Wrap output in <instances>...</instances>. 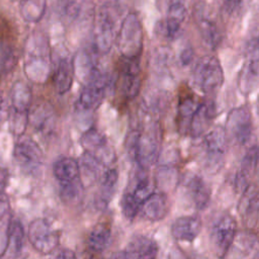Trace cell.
Instances as JSON below:
<instances>
[{"mask_svg": "<svg viewBox=\"0 0 259 259\" xmlns=\"http://www.w3.org/2000/svg\"><path fill=\"white\" fill-rule=\"evenodd\" d=\"M161 144L162 127L158 121H151L140 130H133L127 135L125 149L138 168L148 171L159 160Z\"/></svg>", "mask_w": 259, "mask_h": 259, "instance_id": "obj_1", "label": "cell"}, {"mask_svg": "<svg viewBox=\"0 0 259 259\" xmlns=\"http://www.w3.org/2000/svg\"><path fill=\"white\" fill-rule=\"evenodd\" d=\"M50 52L47 40L41 35H31L25 48L24 72L28 79L44 83L50 74Z\"/></svg>", "mask_w": 259, "mask_h": 259, "instance_id": "obj_2", "label": "cell"}, {"mask_svg": "<svg viewBox=\"0 0 259 259\" xmlns=\"http://www.w3.org/2000/svg\"><path fill=\"white\" fill-rule=\"evenodd\" d=\"M153 191L154 186L147 175V170L138 168L120 200L123 217L127 220H134L140 213L143 202Z\"/></svg>", "mask_w": 259, "mask_h": 259, "instance_id": "obj_3", "label": "cell"}, {"mask_svg": "<svg viewBox=\"0 0 259 259\" xmlns=\"http://www.w3.org/2000/svg\"><path fill=\"white\" fill-rule=\"evenodd\" d=\"M227 140L225 128L220 125L203 135L201 142L202 165L210 175L217 174L224 165Z\"/></svg>", "mask_w": 259, "mask_h": 259, "instance_id": "obj_4", "label": "cell"}, {"mask_svg": "<svg viewBox=\"0 0 259 259\" xmlns=\"http://www.w3.org/2000/svg\"><path fill=\"white\" fill-rule=\"evenodd\" d=\"M224 70L214 56H204L198 60L192 71L194 86L204 94L218 92L224 84Z\"/></svg>", "mask_w": 259, "mask_h": 259, "instance_id": "obj_5", "label": "cell"}, {"mask_svg": "<svg viewBox=\"0 0 259 259\" xmlns=\"http://www.w3.org/2000/svg\"><path fill=\"white\" fill-rule=\"evenodd\" d=\"M117 48L123 57H141L143 51V26L136 13H128L116 35Z\"/></svg>", "mask_w": 259, "mask_h": 259, "instance_id": "obj_6", "label": "cell"}, {"mask_svg": "<svg viewBox=\"0 0 259 259\" xmlns=\"http://www.w3.org/2000/svg\"><path fill=\"white\" fill-rule=\"evenodd\" d=\"M141 57L127 58L121 56L117 62L116 86L119 96L123 100H131L138 96L142 86Z\"/></svg>", "mask_w": 259, "mask_h": 259, "instance_id": "obj_7", "label": "cell"}, {"mask_svg": "<svg viewBox=\"0 0 259 259\" xmlns=\"http://www.w3.org/2000/svg\"><path fill=\"white\" fill-rule=\"evenodd\" d=\"M31 102V91L29 87L17 81L11 89L10 128L16 136H21L29 120V106Z\"/></svg>", "mask_w": 259, "mask_h": 259, "instance_id": "obj_8", "label": "cell"}, {"mask_svg": "<svg viewBox=\"0 0 259 259\" xmlns=\"http://www.w3.org/2000/svg\"><path fill=\"white\" fill-rule=\"evenodd\" d=\"M227 138L240 145L247 144L253 135L251 110L247 105L234 107L228 113L225 125Z\"/></svg>", "mask_w": 259, "mask_h": 259, "instance_id": "obj_9", "label": "cell"}, {"mask_svg": "<svg viewBox=\"0 0 259 259\" xmlns=\"http://www.w3.org/2000/svg\"><path fill=\"white\" fill-rule=\"evenodd\" d=\"M237 222L233 215L222 213L210 226V243L220 257H226L237 234Z\"/></svg>", "mask_w": 259, "mask_h": 259, "instance_id": "obj_10", "label": "cell"}, {"mask_svg": "<svg viewBox=\"0 0 259 259\" xmlns=\"http://www.w3.org/2000/svg\"><path fill=\"white\" fill-rule=\"evenodd\" d=\"M259 85V39L251 41L246 51L245 62L239 72L238 88L247 95Z\"/></svg>", "mask_w": 259, "mask_h": 259, "instance_id": "obj_11", "label": "cell"}, {"mask_svg": "<svg viewBox=\"0 0 259 259\" xmlns=\"http://www.w3.org/2000/svg\"><path fill=\"white\" fill-rule=\"evenodd\" d=\"M110 78L99 70L86 82L80 93L79 106L82 110H95L103 101Z\"/></svg>", "mask_w": 259, "mask_h": 259, "instance_id": "obj_12", "label": "cell"}, {"mask_svg": "<svg viewBox=\"0 0 259 259\" xmlns=\"http://www.w3.org/2000/svg\"><path fill=\"white\" fill-rule=\"evenodd\" d=\"M27 236L32 247L42 254L53 252L57 248L60 240L58 232L45 219L32 221L29 224Z\"/></svg>", "mask_w": 259, "mask_h": 259, "instance_id": "obj_13", "label": "cell"}, {"mask_svg": "<svg viewBox=\"0 0 259 259\" xmlns=\"http://www.w3.org/2000/svg\"><path fill=\"white\" fill-rule=\"evenodd\" d=\"M81 144L85 152L96 158L105 168L114 163L115 152L113 148L109 145L105 136L97 130H87L81 138Z\"/></svg>", "mask_w": 259, "mask_h": 259, "instance_id": "obj_14", "label": "cell"}, {"mask_svg": "<svg viewBox=\"0 0 259 259\" xmlns=\"http://www.w3.org/2000/svg\"><path fill=\"white\" fill-rule=\"evenodd\" d=\"M14 158L17 164L25 171H37L42 165V153L39 146L31 139L19 140L14 147Z\"/></svg>", "mask_w": 259, "mask_h": 259, "instance_id": "obj_15", "label": "cell"}, {"mask_svg": "<svg viewBox=\"0 0 259 259\" xmlns=\"http://www.w3.org/2000/svg\"><path fill=\"white\" fill-rule=\"evenodd\" d=\"M115 38L114 22L111 15L107 11H100L94 26V50L106 54L110 51Z\"/></svg>", "mask_w": 259, "mask_h": 259, "instance_id": "obj_16", "label": "cell"}, {"mask_svg": "<svg viewBox=\"0 0 259 259\" xmlns=\"http://www.w3.org/2000/svg\"><path fill=\"white\" fill-rule=\"evenodd\" d=\"M217 114V105L213 100L205 99L200 101L195 112L192 115L188 135L193 139L200 138L210 126Z\"/></svg>", "mask_w": 259, "mask_h": 259, "instance_id": "obj_17", "label": "cell"}, {"mask_svg": "<svg viewBox=\"0 0 259 259\" xmlns=\"http://www.w3.org/2000/svg\"><path fill=\"white\" fill-rule=\"evenodd\" d=\"M157 254H158L157 243L153 239L147 236L141 235V236L134 237L122 251L112 254V257L130 258V259H137V258L151 259V258H155Z\"/></svg>", "mask_w": 259, "mask_h": 259, "instance_id": "obj_18", "label": "cell"}, {"mask_svg": "<svg viewBox=\"0 0 259 259\" xmlns=\"http://www.w3.org/2000/svg\"><path fill=\"white\" fill-rule=\"evenodd\" d=\"M184 191L190 203L199 210L204 209L210 200V189L204 179L196 174L189 175L184 182Z\"/></svg>", "mask_w": 259, "mask_h": 259, "instance_id": "obj_19", "label": "cell"}, {"mask_svg": "<svg viewBox=\"0 0 259 259\" xmlns=\"http://www.w3.org/2000/svg\"><path fill=\"white\" fill-rule=\"evenodd\" d=\"M237 258H259V239L249 231L236 234L226 256Z\"/></svg>", "mask_w": 259, "mask_h": 259, "instance_id": "obj_20", "label": "cell"}, {"mask_svg": "<svg viewBox=\"0 0 259 259\" xmlns=\"http://www.w3.org/2000/svg\"><path fill=\"white\" fill-rule=\"evenodd\" d=\"M259 160V148L257 145H252L248 148L246 154L244 155L240 168L235 177V186L241 191L245 192L249 186V182L254 175Z\"/></svg>", "mask_w": 259, "mask_h": 259, "instance_id": "obj_21", "label": "cell"}, {"mask_svg": "<svg viewBox=\"0 0 259 259\" xmlns=\"http://www.w3.org/2000/svg\"><path fill=\"white\" fill-rule=\"evenodd\" d=\"M201 100L191 91H183L179 97L176 114L177 130L181 135L188 134L189 124L193 113L195 112Z\"/></svg>", "mask_w": 259, "mask_h": 259, "instance_id": "obj_22", "label": "cell"}, {"mask_svg": "<svg viewBox=\"0 0 259 259\" xmlns=\"http://www.w3.org/2000/svg\"><path fill=\"white\" fill-rule=\"evenodd\" d=\"M202 222L198 215H183L171 226V234L176 241L192 242L201 232Z\"/></svg>", "mask_w": 259, "mask_h": 259, "instance_id": "obj_23", "label": "cell"}, {"mask_svg": "<svg viewBox=\"0 0 259 259\" xmlns=\"http://www.w3.org/2000/svg\"><path fill=\"white\" fill-rule=\"evenodd\" d=\"M169 211V201L166 193L153 191L143 202L140 212L143 218L151 222L163 220Z\"/></svg>", "mask_w": 259, "mask_h": 259, "instance_id": "obj_24", "label": "cell"}, {"mask_svg": "<svg viewBox=\"0 0 259 259\" xmlns=\"http://www.w3.org/2000/svg\"><path fill=\"white\" fill-rule=\"evenodd\" d=\"M186 17L185 5L179 1L175 0L172 2L168 8L167 16L164 24V33L166 37L174 39L180 33L181 26Z\"/></svg>", "mask_w": 259, "mask_h": 259, "instance_id": "obj_25", "label": "cell"}, {"mask_svg": "<svg viewBox=\"0 0 259 259\" xmlns=\"http://www.w3.org/2000/svg\"><path fill=\"white\" fill-rule=\"evenodd\" d=\"M29 118H31V122L34 130L44 136L51 135V133L55 128V111L50 104H38L33 109L32 114Z\"/></svg>", "mask_w": 259, "mask_h": 259, "instance_id": "obj_26", "label": "cell"}, {"mask_svg": "<svg viewBox=\"0 0 259 259\" xmlns=\"http://www.w3.org/2000/svg\"><path fill=\"white\" fill-rule=\"evenodd\" d=\"M99 178L100 185L96 196V203L100 207H106L115 192L118 181L117 170L115 168L107 167Z\"/></svg>", "mask_w": 259, "mask_h": 259, "instance_id": "obj_27", "label": "cell"}, {"mask_svg": "<svg viewBox=\"0 0 259 259\" xmlns=\"http://www.w3.org/2000/svg\"><path fill=\"white\" fill-rule=\"evenodd\" d=\"M53 171L60 184L81 179L79 162L72 157H62L58 159L54 164Z\"/></svg>", "mask_w": 259, "mask_h": 259, "instance_id": "obj_28", "label": "cell"}, {"mask_svg": "<svg viewBox=\"0 0 259 259\" xmlns=\"http://www.w3.org/2000/svg\"><path fill=\"white\" fill-rule=\"evenodd\" d=\"M196 22L202 41L206 47L214 50L222 40V35L215 22L208 18L207 15L201 14L200 11L196 12Z\"/></svg>", "mask_w": 259, "mask_h": 259, "instance_id": "obj_29", "label": "cell"}, {"mask_svg": "<svg viewBox=\"0 0 259 259\" xmlns=\"http://www.w3.org/2000/svg\"><path fill=\"white\" fill-rule=\"evenodd\" d=\"M111 242V230L107 224H99L89 233L87 246L91 252L101 253L105 251Z\"/></svg>", "mask_w": 259, "mask_h": 259, "instance_id": "obj_30", "label": "cell"}, {"mask_svg": "<svg viewBox=\"0 0 259 259\" xmlns=\"http://www.w3.org/2000/svg\"><path fill=\"white\" fill-rule=\"evenodd\" d=\"M73 67L74 74L76 73L79 79L84 83H86L98 71L94 56L88 51H82L75 57Z\"/></svg>", "mask_w": 259, "mask_h": 259, "instance_id": "obj_31", "label": "cell"}, {"mask_svg": "<svg viewBox=\"0 0 259 259\" xmlns=\"http://www.w3.org/2000/svg\"><path fill=\"white\" fill-rule=\"evenodd\" d=\"M74 79V67L73 62H70L67 59H62L59 62L54 84L55 89L59 94H64L70 90L73 84Z\"/></svg>", "mask_w": 259, "mask_h": 259, "instance_id": "obj_32", "label": "cell"}, {"mask_svg": "<svg viewBox=\"0 0 259 259\" xmlns=\"http://www.w3.org/2000/svg\"><path fill=\"white\" fill-rule=\"evenodd\" d=\"M46 0H20V13L29 22L38 21L45 13Z\"/></svg>", "mask_w": 259, "mask_h": 259, "instance_id": "obj_33", "label": "cell"}, {"mask_svg": "<svg viewBox=\"0 0 259 259\" xmlns=\"http://www.w3.org/2000/svg\"><path fill=\"white\" fill-rule=\"evenodd\" d=\"M24 242V231L18 221H13L8 226V247L13 253H19L22 250Z\"/></svg>", "mask_w": 259, "mask_h": 259, "instance_id": "obj_34", "label": "cell"}, {"mask_svg": "<svg viewBox=\"0 0 259 259\" xmlns=\"http://www.w3.org/2000/svg\"><path fill=\"white\" fill-rule=\"evenodd\" d=\"M60 185L61 197L65 202H75L80 198L83 190V182L81 179L73 182L62 183Z\"/></svg>", "mask_w": 259, "mask_h": 259, "instance_id": "obj_35", "label": "cell"}, {"mask_svg": "<svg viewBox=\"0 0 259 259\" xmlns=\"http://www.w3.org/2000/svg\"><path fill=\"white\" fill-rule=\"evenodd\" d=\"M245 200L244 217L249 222H257L259 220V192L251 193Z\"/></svg>", "mask_w": 259, "mask_h": 259, "instance_id": "obj_36", "label": "cell"}, {"mask_svg": "<svg viewBox=\"0 0 259 259\" xmlns=\"http://www.w3.org/2000/svg\"><path fill=\"white\" fill-rule=\"evenodd\" d=\"M8 226H0V256H2L8 248Z\"/></svg>", "mask_w": 259, "mask_h": 259, "instance_id": "obj_37", "label": "cell"}, {"mask_svg": "<svg viewBox=\"0 0 259 259\" xmlns=\"http://www.w3.org/2000/svg\"><path fill=\"white\" fill-rule=\"evenodd\" d=\"M8 208H9L8 200H7L6 196L4 195V193L0 192V224L2 223L4 218L7 215Z\"/></svg>", "mask_w": 259, "mask_h": 259, "instance_id": "obj_38", "label": "cell"}, {"mask_svg": "<svg viewBox=\"0 0 259 259\" xmlns=\"http://www.w3.org/2000/svg\"><path fill=\"white\" fill-rule=\"evenodd\" d=\"M192 58H193V50L191 47L185 48L180 54V62L183 66L188 65L192 61Z\"/></svg>", "mask_w": 259, "mask_h": 259, "instance_id": "obj_39", "label": "cell"}, {"mask_svg": "<svg viewBox=\"0 0 259 259\" xmlns=\"http://www.w3.org/2000/svg\"><path fill=\"white\" fill-rule=\"evenodd\" d=\"M242 0H225V7L229 12H232L238 7Z\"/></svg>", "mask_w": 259, "mask_h": 259, "instance_id": "obj_40", "label": "cell"}, {"mask_svg": "<svg viewBox=\"0 0 259 259\" xmlns=\"http://www.w3.org/2000/svg\"><path fill=\"white\" fill-rule=\"evenodd\" d=\"M7 178H8V173H7L6 169H3L0 167V192H2L3 188L5 187Z\"/></svg>", "mask_w": 259, "mask_h": 259, "instance_id": "obj_41", "label": "cell"}, {"mask_svg": "<svg viewBox=\"0 0 259 259\" xmlns=\"http://www.w3.org/2000/svg\"><path fill=\"white\" fill-rule=\"evenodd\" d=\"M56 257H58V258H74L75 254L71 250H62L56 254Z\"/></svg>", "mask_w": 259, "mask_h": 259, "instance_id": "obj_42", "label": "cell"}, {"mask_svg": "<svg viewBox=\"0 0 259 259\" xmlns=\"http://www.w3.org/2000/svg\"><path fill=\"white\" fill-rule=\"evenodd\" d=\"M256 111H257V114H258V116H259V94H258L257 101H256Z\"/></svg>", "mask_w": 259, "mask_h": 259, "instance_id": "obj_43", "label": "cell"}, {"mask_svg": "<svg viewBox=\"0 0 259 259\" xmlns=\"http://www.w3.org/2000/svg\"><path fill=\"white\" fill-rule=\"evenodd\" d=\"M2 113H3V108H2V103L0 101V123L2 121Z\"/></svg>", "mask_w": 259, "mask_h": 259, "instance_id": "obj_44", "label": "cell"}, {"mask_svg": "<svg viewBox=\"0 0 259 259\" xmlns=\"http://www.w3.org/2000/svg\"><path fill=\"white\" fill-rule=\"evenodd\" d=\"M258 39H259V37H258Z\"/></svg>", "mask_w": 259, "mask_h": 259, "instance_id": "obj_45", "label": "cell"}]
</instances>
